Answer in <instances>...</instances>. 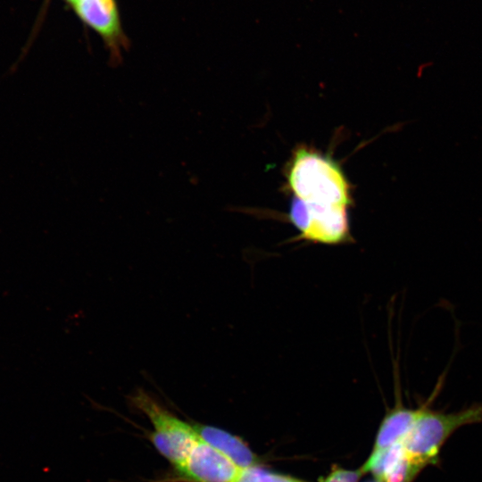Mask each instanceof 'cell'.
<instances>
[{"instance_id":"6da1fadb","label":"cell","mask_w":482,"mask_h":482,"mask_svg":"<svg viewBox=\"0 0 482 482\" xmlns=\"http://www.w3.org/2000/svg\"><path fill=\"white\" fill-rule=\"evenodd\" d=\"M288 183L296 197L307 203L345 208L351 203L349 186L340 167L305 148H299L294 155Z\"/></svg>"},{"instance_id":"7a4b0ae2","label":"cell","mask_w":482,"mask_h":482,"mask_svg":"<svg viewBox=\"0 0 482 482\" xmlns=\"http://www.w3.org/2000/svg\"><path fill=\"white\" fill-rule=\"evenodd\" d=\"M427 403L420 406L417 419L402 442L407 456L420 470L438 462L442 446L454 431L465 425L482 422V403L455 412L434 411Z\"/></svg>"},{"instance_id":"3957f363","label":"cell","mask_w":482,"mask_h":482,"mask_svg":"<svg viewBox=\"0 0 482 482\" xmlns=\"http://www.w3.org/2000/svg\"><path fill=\"white\" fill-rule=\"evenodd\" d=\"M130 402L151 422L154 429L148 439L157 452L173 467L181 464L199 440L193 424L176 416L144 389H137Z\"/></svg>"},{"instance_id":"277c9868","label":"cell","mask_w":482,"mask_h":482,"mask_svg":"<svg viewBox=\"0 0 482 482\" xmlns=\"http://www.w3.org/2000/svg\"><path fill=\"white\" fill-rule=\"evenodd\" d=\"M346 209L311 204L295 197L290 205L289 219L302 238L337 245L350 239Z\"/></svg>"},{"instance_id":"5b68a950","label":"cell","mask_w":482,"mask_h":482,"mask_svg":"<svg viewBox=\"0 0 482 482\" xmlns=\"http://www.w3.org/2000/svg\"><path fill=\"white\" fill-rule=\"evenodd\" d=\"M65 3L83 25L99 36L111 63L118 65L122 61V52L129 46L118 1L67 0Z\"/></svg>"},{"instance_id":"8992f818","label":"cell","mask_w":482,"mask_h":482,"mask_svg":"<svg viewBox=\"0 0 482 482\" xmlns=\"http://www.w3.org/2000/svg\"><path fill=\"white\" fill-rule=\"evenodd\" d=\"M241 470L227 456L199 439L187 459L173 467L170 481L236 482Z\"/></svg>"},{"instance_id":"52a82bcc","label":"cell","mask_w":482,"mask_h":482,"mask_svg":"<svg viewBox=\"0 0 482 482\" xmlns=\"http://www.w3.org/2000/svg\"><path fill=\"white\" fill-rule=\"evenodd\" d=\"M198 438L227 456L241 470L261 465L259 457L240 437L214 426L193 423Z\"/></svg>"},{"instance_id":"ba28073f","label":"cell","mask_w":482,"mask_h":482,"mask_svg":"<svg viewBox=\"0 0 482 482\" xmlns=\"http://www.w3.org/2000/svg\"><path fill=\"white\" fill-rule=\"evenodd\" d=\"M420 410V407L406 408L397 401L382 420L370 453L383 452L402 443L411 430Z\"/></svg>"},{"instance_id":"9c48e42d","label":"cell","mask_w":482,"mask_h":482,"mask_svg":"<svg viewBox=\"0 0 482 482\" xmlns=\"http://www.w3.org/2000/svg\"><path fill=\"white\" fill-rule=\"evenodd\" d=\"M236 482H305L291 476L265 470L261 465L241 470Z\"/></svg>"},{"instance_id":"30bf717a","label":"cell","mask_w":482,"mask_h":482,"mask_svg":"<svg viewBox=\"0 0 482 482\" xmlns=\"http://www.w3.org/2000/svg\"><path fill=\"white\" fill-rule=\"evenodd\" d=\"M365 473L360 467L357 470L334 468L323 482H358Z\"/></svg>"},{"instance_id":"8fae6325","label":"cell","mask_w":482,"mask_h":482,"mask_svg":"<svg viewBox=\"0 0 482 482\" xmlns=\"http://www.w3.org/2000/svg\"><path fill=\"white\" fill-rule=\"evenodd\" d=\"M374 482H378L377 480H375Z\"/></svg>"},{"instance_id":"7c38bea8","label":"cell","mask_w":482,"mask_h":482,"mask_svg":"<svg viewBox=\"0 0 482 482\" xmlns=\"http://www.w3.org/2000/svg\"><path fill=\"white\" fill-rule=\"evenodd\" d=\"M63 2H65L66 0H62Z\"/></svg>"}]
</instances>
